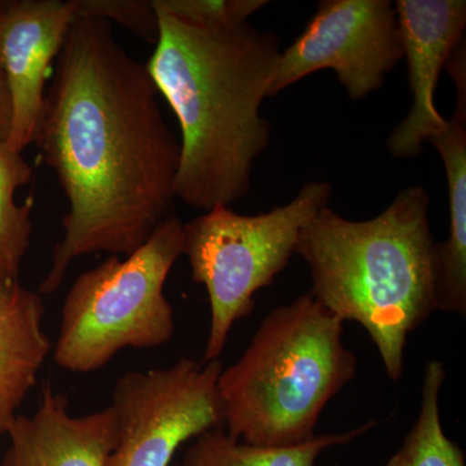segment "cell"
Listing matches in <instances>:
<instances>
[{"mask_svg": "<svg viewBox=\"0 0 466 466\" xmlns=\"http://www.w3.org/2000/svg\"><path fill=\"white\" fill-rule=\"evenodd\" d=\"M158 95L109 21L76 14L33 140L69 202L41 296L60 289L76 259L131 256L173 216L180 140Z\"/></svg>", "mask_w": 466, "mask_h": 466, "instance_id": "obj_1", "label": "cell"}, {"mask_svg": "<svg viewBox=\"0 0 466 466\" xmlns=\"http://www.w3.org/2000/svg\"><path fill=\"white\" fill-rule=\"evenodd\" d=\"M156 14L158 41L146 66L182 133L175 198L202 211L229 207L249 193L254 161L268 146L260 106L280 56L278 36L249 24L208 30Z\"/></svg>", "mask_w": 466, "mask_h": 466, "instance_id": "obj_2", "label": "cell"}, {"mask_svg": "<svg viewBox=\"0 0 466 466\" xmlns=\"http://www.w3.org/2000/svg\"><path fill=\"white\" fill-rule=\"evenodd\" d=\"M428 192L408 187L380 216L346 219L324 208L300 232L296 254L315 297L375 343L386 375H403L408 336L433 315L434 245Z\"/></svg>", "mask_w": 466, "mask_h": 466, "instance_id": "obj_3", "label": "cell"}, {"mask_svg": "<svg viewBox=\"0 0 466 466\" xmlns=\"http://www.w3.org/2000/svg\"><path fill=\"white\" fill-rule=\"evenodd\" d=\"M343 323L311 291L272 309L218 380L226 433L262 447L314 440L324 408L357 376Z\"/></svg>", "mask_w": 466, "mask_h": 466, "instance_id": "obj_4", "label": "cell"}, {"mask_svg": "<svg viewBox=\"0 0 466 466\" xmlns=\"http://www.w3.org/2000/svg\"><path fill=\"white\" fill-rule=\"evenodd\" d=\"M183 240L184 223L173 214L127 258L109 256L79 276L64 300L55 363L73 373L96 372L122 350L170 342L174 309L164 288Z\"/></svg>", "mask_w": 466, "mask_h": 466, "instance_id": "obj_5", "label": "cell"}, {"mask_svg": "<svg viewBox=\"0 0 466 466\" xmlns=\"http://www.w3.org/2000/svg\"><path fill=\"white\" fill-rule=\"evenodd\" d=\"M330 196L329 183L309 182L289 204L258 216L217 207L184 223L183 256L210 303L202 363L219 360L233 325L249 317L257 291L287 268L300 232L328 207Z\"/></svg>", "mask_w": 466, "mask_h": 466, "instance_id": "obj_6", "label": "cell"}, {"mask_svg": "<svg viewBox=\"0 0 466 466\" xmlns=\"http://www.w3.org/2000/svg\"><path fill=\"white\" fill-rule=\"evenodd\" d=\"M219 360L182 358L170 367L131 370L112 392L116 444L106 466H168L186 441L225 429Z\"/></svg>", "mask_w": 466, "mask_h": 466, "instance_id": "obj_7", "label": "cell"}, {"mask_svg": "<svg viewBox=\"0 0 466 466\" xmlns=\"http://www.w3.org/2000/svg\"><path fill=\"white\" fill-rule=\"evenodd\" d=\"M401 58L400 23L390 0H321L303 33L280 52L267 96L330 69L350 99L361 100L382 87Z\"/></svg>", "mask_w": 466, "mask_h": 466, "instance_id": "obj_8", "label": "cell"}, {"mask_svg": "<svg viewBox=\"0 0 466 466\" xmlns=\"http://www.w3.org/2000/svg\"><path fill=\"white\" fill-rule=\"evenodd\" d=\"M76 14L73 0H0V73L11 97L7 144L15 152L33 143L48 72Z\"/></svg>", "mask_w": 466, "mask_h": 466, "instance_id": "obj_9", "label": "cell"}, {"mask_svg": "<svg viewBox=\"0 0 466 466\" xmlns=\"http://www.w3.org/2000/svg\"><path fill=\"white\" fill-rule=\"evenodd\" d=\"M403 58L407 61L412 106L388 139L395 158L421 155L424 144L447 126L434 103L435 88L450 55L464 39L465 0H398Z\"/></svg>", "mask_w": 466, "mask_h": 466, "instance_id": "obj_10", "label": "cell"}, {"mask_svg": "<svg viewBox=\"0 0 466 466\" xmlns=\"http://www.w3.org/2000/svg\"><path fill=\"white\" fill-rule=\"evenodd\" d=\"M2 466H106L116 444L112 407L73 416L66 395L51 385L33 416L18 415L8 431Z\"/></svg>", "mask_w": 466, "mask_h": 466, "instance_id": "obj_11", "label": "cell"}, {"mask_svg": "<svg viewBox=\"0 0 466 466\" xmlns=\"http://www.w3.org/2000/svg\"><path fill=\"white\" fill-rule=\"evenodd\" d=\"M45 312L38 291L0 276V435H7L16 421L50 355Z\"/></svg>", "mask_w": 466, "mask_h": 466, "instance_id": "obj_12", "label": "cell"}, {"mask_svg": "<svg viewBox=\"0 0 466 466\" xmlns=\"http://www.w3.org/2000/svg\"><path fill=\"white\" fill-rule=\"evenodd\" d=\"M446 168L450 232L434 245L435 308L466 318V113L455 112L431 137Z\"/></svg>", "mask_w": 466, "mask_h": 466, "instance_id": "obj_13", "label": "cell"}, {"mask_svg": "<svg viewBox=\"0 0 466 466\" xmlns=\"http://www.w3.org/2000/svg\"><path fill=\"white\" fill-rule=\"evenodd\" d=\"M376 425V420H370L345 433L317 435L289 447L253 446L233 440L225 429H216L192 441L180 466H315L323 451L348 444Z\"/></svg>", "mask_w": 466, "mask_h": 466, "instance_id": "obj_14", "label": "cell"}, {"mask_svg": "<svg viewBox=\"0 0 466 466\" xmlns=\"http://www.w3.org/2000/svg\"><path fill=\"white\" fill-rule=\"evenodd\" d=\"M446 380L443 361H428L419 416L403 444L383 466H466L465 452L443 431L441 391Z\"/></svg>", "mask_w": 466, "mask_h": 466, "instance_id": "obj_15", "label": "cell"}, {"mask_svg": "<svg viewBox=\"0 0 466 466\" xmlns=\"http://www.w3.org/2000/svg\"><path fill=\"white\" fill-rule=\"evenodd\" d=\"M33 168L23 153L0 140V276L18 280L32 240V204L17 205V189L32 180Z\"/></svg>", "mask_w": 466, "mask_h": 466, "instance_id": "obj_16", "label": "cell"}, {"mask_svg": "<svg viewBox=\"0 0 466 466\" xmlns=\"http://www.w3.org/2000/svg\"><path fill=\"white\" fill-rule=\"evenodd\" d=\"M266 5V0H152L158 14L208 30L245 25Z\"/></svg>", "mask_w": 466, "mask_h": 466, "instance_id": "obj_17", "label": "cell"}, {"mask_svg": "<svg viewBox=\"0 0 466 466\" xmlns=\"http://www.w3.org/2000/svg\"><path fill=\"white\" fill-rule=\"evenodd\" d=\"M76 14L116 23L144 41H158V16L152 0H73Z\"/></svg>", "mask_w": 466, "mask_h": 466, "instance_id": "obj_18", "label": "cell"}, {"mask_svg": "<svg viewBox=\"0 0 466 466\" xmlns=\"http://www.w3.org/2000/svg\"><path fill=\"white\" fill-rule=\"evenodd\" d=\"M12 122V104L7 85L0 73V140L7 142Z\"/></svg>", "mask_w": 466, "mask_h": 466, "instance_id": "obj_19", "label": "cell"}]
</instances>
